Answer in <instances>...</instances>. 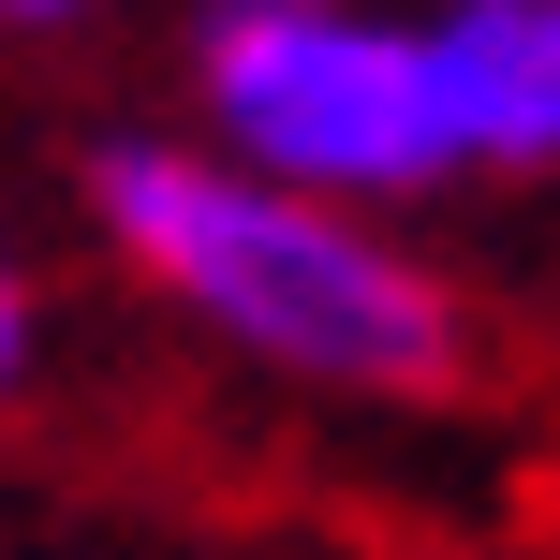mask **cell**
Segmentation results:
<instances>
[{
  "label": "cell",
  "mask_w": 560,
  "mask_h": 560,
  "mask_svg": "<svg viewBox=\"0 0 560 560\" xmlns=\"http://www.w3.org/2000/svg\"><path fill=\"white\" fill-rule=\"evenodd\" d=\"M89 222H104V252L163 310H192L252 369H295V384H339V398L457 384V295L398 236H369L354 192L266 177L236 148L104 133L89 148Z\"/></svg>",
  "instance_id": "cell-1"
},
{
  "label": "cell",
  "mask_w": 560,
  "mask_h": 560,
  "mask_svg": "<svg viewBox=\"0 0 560 560\" xmlns=\"http://www.w3.org/2000/svg\"><path fill=\"white\" fill-rule=\"evenodd\" d=\"M192 89L207 133L266 177H310V192H428L443 163V104H428V45L398 15H354V0H207L192 15Z\"/></svg>",
  "instance_id": "cell-2"
},
{
  "label": "cell",
  "mask_w": 560,
  "mask_h": 560,
  "mask_svg": "<svg viewBox=\"0 0 560 560\" xmlns=\"http://www.w3.org/2000/svg\"><path fill=\"white\" fill-rule=\"evenodd\" d=\"M413 45H428V104H443L457 177L560 163V0H443V15H413Z\"/></svg>",
  "instance_id": "cell-3"
},
{
  "label": "cell",
  "mask_w": 560,
  "mask_h": 560,
  "mask_svg": "<svg viewBox=\"0 0 560 560\" xmlns=\"http://www.w3.org/2000/svg\"><path fill=\"white\" fill-rule=\"evenodd\" d=\"M15 384H30V266L0 252V398H15Z\"/></svg>",
  "instance_id": "cell-4"
},
{
  "label": "cell",
  "mask_w": 560,
  "mask_h": 560,
  "mask_svg": "<svg viewBox=\"0 0 560 560\" xmlns=\"http://www.w3.org/2000/svg\"><path fill=\"white\" fill-rule=\"evenodd\" d=\"M74 15H104V0H0V30H74Z\"/></svg>",
  "instance_id": "cell-5"
}]
</instances>
